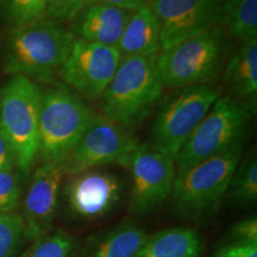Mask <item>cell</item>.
<instances>
[{
  "instance_id": "6da1fadb",
  "label": "cell",
  "mask_w": 257,
  "mask_h": 257,
  "mask_svg": "<svg viewBox=\"0 0 257 257\" xmlns=\"http://www.w3.org/2000/svg\"><path fill=\"white\" fill-rule=\"evenodd\" d=\"M73 32L49 18L15 28L6 41L4 70L42 82H51L72 50Z\"/></svg>"
},
{
  "instance_id": "7a4b0ae2",
  "label": "cell",
  "mask_w": 257,
  "mask_h": 257,
  "mask_svg": "<svg viewBox=\"0 0 257 257\" xmlns=\"http://www.w3.org/2000/svg\"><path fill=\"white\" fill-rule=\"evenodd\" d=\"M157 56L121 57L117 72L100 96L106 118L130 130L155 107L163 89Z\"/></svg>"
},
{
  "instance_id": "3957f363",
  "label": "cell",
  "mask_w": 257,
  "mask_h": 257,
  "mask_svg": "<svg viewBox=\"0 0 257 257\" xmlns=\"http://www.w3.org/2000/svg\"><path fill=\"white\" fill-rule=\"evenodd\" d=\"M255 102L220 95L200 121L175 160L176 174L208 157L243 146Z\"/></svg>"
},
{
  "instance_id": "277c9868",
  "label": "cell",
  "mask_w": 257,
  "mask_h": 257,
  "mask_svg": "<svg viewBox=\"0 0 257 257\" xmlns=\"http://www.w3.org/2000/svg\"><path fill=\"white\" fill-rule=\"evenodd\" d=\"M42 98L37 83L23 75H14L0 92V126L14 150L16 169L24 176L40 150Z\"/></svg>"
},
{
  "instance_id": "5b68a950",
  "label": "cell",
  "mask_w": 257,
  "mask_h": 257,
  "mask_svg": "<svg viewBox=\"0 0 257 257\" xmlns=\"http://www.w3.org/2000/svg\"><path fill=\"white\" fill-rule=\"evenodd\" d=\"M81 96L66 86L43 93L40 120V150L44 162L63 165L94 118Z\"/></svg>"
},
{
  "instance_id": "8992f818",
  "label": "cell",
  "mask_w": 257,
  "mask_h": 257,
  "mask_svg": "<svg viewBox=\"0 0 257 257\" xmlns=\"http://www.w3.org/2000/svg\"><path fill=\"white\" fill-rule=\"evenodd\" d=\"M243 146L208 157L185 172L176 174L172 197L175 210L191 219L210 214L227 192L240 161Z\"/></svg>"
},
{
  "instance_id": "52a82bcc",
  "label": "cell",
  "mask_w": 257,
  "mask_h": 257,
  "mask_svg": "<svg viewBox=\"0 0 257 257\" xmlns=\"http://www.w3.org/2000/svg\"><path fill=\"white\" fill-rule=\"evenodd\" d=\"M225 49L223 28L214 27L162 51L157 63L163 87L180 89L208 83L220 72Z\"/></svg>"
},
{
  "instance_id": "ba28073f",
  "label": "cell",
  "mask_w": 257,
  "mask_h": 257,
  "mask_svg": "<svg viewBox=\"0 0 257 257\" xmlns=\"http://www.w3.org/2000/svg\"><path fill=\"white\" fill-rule=\"evenodd\" d=\"M221 94L212 83L189 86L172 93L161 105L150 146L176 160L180 150Z\"/></svg>"
},
{
  "instance_id": "9c48e42d",
  "label": "cell",
  "mask_w": 257,
  "mask_h": 257,
  "mask_svg": "<svg viewBox=\"0 0 257 257\" xmlns=\"http://www.w3.org/2000/svg\"><path fill=\"white\" fill-rule=\"evenodd\" d=\"M137 147V140L130 131L105 115L95 114L62 165L64 175H75L110 163L127 167Z\"/></svg>"
},
{
  "instance_id": "30bf717a",
  "label": "cell",
  "mask_w": 257,
  "mask_h": 257,
  "mask_svg": "<svg viewBox=\"0 0 257 257\" xmlns=\"http://www.w3.org/2000/svg\"><path fill=\"white\" fill-rule=\"evenodd\" d=\"M120 61L118 48L80 38L74 42L59 75L76 94L95 100L107 88Z\"/></svg>"
},
{
  "instance_id": "8fae6325",
  "label": "cell",
  "mask_w": 257,
  "mask_h": 257,
  "mask_svg": "<svg viewBox=\"0 0 257 257\" xmlns=\"http://www.w3.org/2000/svg\"><path fill=\"white\" fill-rule=\"evenodd\" d=\"M149 6L159 21L162 51L223 21V0H152Z\"/></svg>"
},
{
  "instance_id": "7c38bea8",
  "label": "cell",
  "mask_w": 257,
  "mask_h": 257,
  "mask_svg": "<svg viewBox=\"0 0 257 257\" xmlns=\"http://www.w3.org/2000/svg\"><path fill=\"white\" fill-rule=\"evenodd\" d=\"M133 175L130 210L147 213L172 194L176 178L175 160L150 144H138L127 165Z\"/></svg>"
},
{
  "instance_id": "4fadbf2b",
  "label": "cell",
  "mask_w": 257,
  "mask_h": 257,
  "mask_svg": "<svg viewBox=\"0 0 257 257\" xmlns=\"http://www.w3.org/2000/svg\"><path fill=\"white\" fill-rule=\"evenodd\" d=\"M64 170L62 165L44 162L32 176L23 202L24 237L35 240L53 231Z\"/></svg>"
},
{
  "instance_id": "5bb4252c",
  "label": "cell",
  "mask_w": 257,
  "mask_h": 257,
  "mask_svg": "<svg viewBox=\"0 0 257 257\" xmlns=\"http://www.w3.org/2000/svg\"><path fill=\"white\" fill-rule=\"evenodd\" d=\"M72 176L64 191L66 199L73 213L83 219L105 216L121 197L123 184L111 173L85 170Z\"/></svg>"
},
{
  "instance_id": "9a60e30c",
  "label": "cell",
  "mask_w": 257,
  "mask_h": 257,
  "mask_svg": "<svg viewBox=\"0 0 257 257\" xmlns=\"http://www.w3.org/2000/svg\"><path fill=\"white\" fill-rule=\"evenodd\" d=\"M133 11L105 4H92L83 12L79 24L82 40L118 47Z\"/></svg>"
},
{
  "instance_id": "2e32d148",
  "label": "cell",
  "mask_w": 257,
  "mask_h": 257,
  "mask_svg": "<svg viewBox=\"0 0 257 257\" xmlns=\"http://www.w3.org/2000/svg\"><path fill=\"white\" fill-rule=\"evenodd\" d=\"M117 48L121 57L159 54L160 24L149 5L146 4L133 12Z\"/></svg>"
},
{
  "instance_id": "e0dca14e",
  "label": "cell",
  "mask_w": 257,
  "mask_h": 257,
  "mask_svg": "<svg viewBox=\"0 0 257 257\" xmlns=\"http://www.w3.org/2000/svg\"><path fill=\"white\" fill-rule=\"evenodd\" d=\"M202 242L195 230L174 227L148 236L136 257H200Z\"/></svg>"
},
{
  "instance_id": "ac0fdd59",
  "label": "cell",
  "mask_w": 257,
  "mask_h": 257,
  "mask_svg": "<svg viewBox=\"0 0 257 257\" xmlns=\"http://www.w3.org/2000/svg\"><path fill=\"white\" fill-rule=\"evenodd\" d=\"M225 82L233 96L255 102L257 94V38L246 41L225 68Z\"/></svg>"
},
{
  "instance_id": "d6986e66",
  "label": "cell",
  "mask_w": 257,
  "mask_h": 257,
  "mask_svg": "<svg viewBox=\"0 0 257 257\" xmlns=\"http://www.w3.org/2000/svg\"><path fill=\"white\" fill-rule=\"evenodd\" d=\"M148 236L137 225L121 224L106 234L88 257H136Z\"/></svg>"
},
{
  "instance_id": "ffe728a7",
  "label": "cell",
  "mask_w": 257,
  "mask_h": 257,
  "mask_svg": "<svg viewBox=\"0 0 257 257\" xmlns=\"http://www.w3.org/2000/svg\"><path fill=\"white\" fill-rule=\"evenodd\" d=\"M231 37L257 38V0H223V21Z\"/></svg>"
},
{
  "instance_id": "44dd1931",
  "label": "cell",
  "mask_w": 257,
  "mask_h": 257,
  "mask_svg": "<svg viewBox=\"0 0 257 257\" xmlns=\"http://www.w3.org/2000/svg\"><path fill=\"white\" fill-rule=\"evenodd\" d=\"M231 200L238 205H249L257 199V161L250 155L238 162L229 188Z\"/></svg>"
},
{
  "instance_id": "7402d4cb",
  "label": "cell",
  "mask_w": 257,
  "mask_h": 257,
  "mask_svg": "<svg viewBox=\"0 0 257 257\" xmlns=\"http://www.w3.org/2000/svg\"><path fill=\"white\" fill-rule=\"evenodd\" d=\"M76 240L64 230H55L32 240L22 257H74Z\"/></svg>"
},
{
  "instance_id": "603a6c76",
  "label": "cell",
  "mask_w": 257,
  "mask_h": 257,
  "mask_svg": "<svg viewBox=\"0 0 257 257\" xmlns=\"http://www.w3.org/2000/svg\"><path fill=\"white\" fill-rule=\"evenodd\" d=\"M9 21L16 28L47 18L46 0H2Z\"/></svg>"
},
{
  "instance_id": "cb8c5ba5",
  "label": "cell",
  "mask_w": 257,
  "mask_h": 257,
  "mask_svg": "<svg viewBox=\"0 0 257 257\" xmlns=\"http://www.w3.org/2000/svg\"><path fill=\"white\" fill-rule=\"evenodd\" d=\"M24 237V223L21 214H0V257H12Z\"/></svg>"
},
{
  "instance_id": "d4e9b609",
  "label": "cell",
  "mask_w": 257,
  "mask_h": 257,
  "mask_svg": "<svg viewBox=\"0 0 257 257\" xmlns=\"http://www.w3.org/2000/svg\"><path fill=\"white\" fill-rule=\"evenodd\" d=\"M22 187L19 173L14 169L0 172V214L14 213L19 206Z\"/></svg>"
},
{
  "instance_id": "484cf974",
  "label": "cell",
  "mask_w": 257,
  "mask_h": 257,
  "mask_svg": "<svg viewBox=\"0 0 257 257\" xmlns=\"http://www.w3.org/2000/svg\"><path fill=\"white\" fill-rule=\"evenodd\" d=\"M47 17L56 23H66L78 16L87 0H46Z\"/></svg>"
},
{
  "instance_id": "4316f807",
  "label": "cell",
  "mask_w": 257,
  "mask_h": 257,
  "mask_svg": "<svg viewBox=\"0 0 257 257\" xmlns=\"http://www.w3.org/2000/svg\"><path fill=\"white\" fill-rule=\"evenodd\" d=\"M234 242L257 243V220L255 217L244 219L232 226Z\"/></svg>"
},
{
  "instance_id": "83f0119b",
  "label": "cell",
  "mask_w": 257,
  "mask_h": 257,
  "mask_svg": "<svg viewBox=\"0 0 257 257\" xmlns=\"http://www.w3.org/2000/svg\"><path fill=\"white\" fill-rule=\"evenodd\" d=\"M214 257H257V243L233 242L218 250Z\"/></svg>"
},
{
  "instance_id": "f1b7e54d",
  "label": "cell",
  "mask_w": 257,
  "mask_h": 257,
  "mask_svg": "<svg viewBox=\"0 0 257 257\" xmlns=\"http://www.w3.org/2000/svg\"><path fill=\"white\" fill-rule=\"evenodd\" d=\"M16 168L15 154L8 137L0 126V172Z\"/></svg>"
},
{
  "instance_id": "f546056e",
  "label": "cell",
  "mask_w": 257,
  "mask_h": 257,
  "mask_svg": "<svg viewBox=\"0 0 257 257\" xmlns=\"http://www.w3.org/2000/svg\"><path fill=\"white\" fill-rule=\"evenodd\" d=\"M87 3L92 4H105L111 5L114 8H119L127 11H137L142 6L146 5V0H87Z\"/></svg>"
}]
</instances>
